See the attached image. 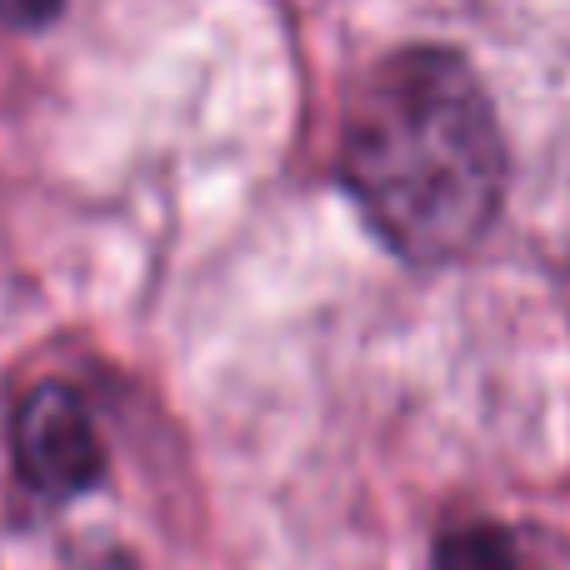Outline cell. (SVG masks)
I'll use <instances>...</instances> for the list:
<instances>
[{"label":"cell","mask_w":570,"mask_h":570,"mask_svg":"<svg viewBox=\"0 0 570 570\" xmlns=\"http://www.w3.org/2000/svg\"><path fill=\"white\" fill-rule=\"evenodd\" d=\"M505 180L501 116L461 50L401 46L365 70L341 126V186L391 256L445 266L475 250Z\"/></svg>","instance_id":"obj_1"},{"label":"cell","mask_w":570,"mask_h":570,"mask_svg":"<svg viewBox=\"0 0 570 570\" xmlns=\"http://www.w3.org/2000/svg\"><path fill=\"white\" fill-rule=\"evenodd\" d=\"M10 461L16 481L46 505H70L96 491L106 481V441L86 395L56 375L30 385L10 415Z\"/></svg>","instance_id":"obj_2"},{"label":"cell","mask_w":570,"mask_h":570,"mask_svg":"<svg viewBox=\"0 0 570 570\" xmlns=\"http://www.w3.org/2000/svg\"><path fill=\"white\" fill-rule=\"evenodd\" d=\"M431 570H531V561L501 521H461L435 535Z\"/></svg>","instance_id":"obj_3"},{"label":"cell","mask_w":570,"mask_h":570,"mask_svg":"<svg viewBox=\"0 0 570 570\" xmlns=\"http://www.w3.org/2000/svg\"><path fill=\"white\" fill-rule=\"evenodd\" d=\"M66 0H0V26L10 30H46L50 20H60Z\"/></svg>","instance_id":"obj_4"},{"label":"cell","mask_w":570,"mask_h":570,"mask_svg":"<svg viewBox=\"0 0 570 570\" xmlns=\"http://www.w3.org/2000/svg\"><path fill=\"white\" fill-rule=\"evenodd\" d=\"M566 285H570V271H566Z\"/></svg>","instance_id":"obj_5"}]
</instances>
